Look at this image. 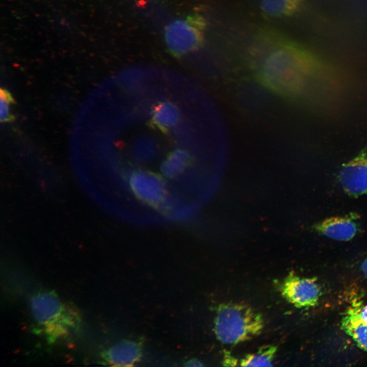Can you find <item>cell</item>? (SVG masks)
Listing matches in <instances>:
<instances>
[{"mask_svg":"<svg viewBox=\"0 0 367 367\" xmlns=\"http://www.w3.org/2000/svg\"><path fill=\"white\" fill-rule=\"evenodd\" d=\"M358 311L360 318L367 324V304Z\"/></svg>","mask_w":367,"mask_h":367,"instance_id":"ffe728a7","label":"cell"},{"mask_svg":"<svg viewBox=\"0 0 367 367\" xmlns=\"http://www.w3.org/2000/svg\"><path fill=\"white\" fill-rule=\"evenodd\" d=\"M193 209L192 207L187 206L180 209H178L177 211L173 213L172 217L174 219H181L188 218L192 214Z\"/></svg>","mask_w":367,"mask_h":367,"instance_id":"ac0fdd59","label":"cell"},{"mask_svg":"<svg viewBox=\"0 0 367 367\" xmlns=\"http://www.w3.org/2000/svg\"><path fill=\"white\" fill-rule=\"evenodd\" d=\"M180 203L179 198L173 195H167L165 199L161 202L158 208L164 212H170L177 208Z\"/></svg>","mask_w":367,"mask_h":367,"instance_id":"e0dca14e","label":"cell"},{"mask_svg":"<svg viewBox=\"0 0 367 367\" xmlns=\"http://www.w3.org/2000/svg\"><path fill=\"white\" fill-rule=\"evenodd\" d=\"M151 118L148 125L167 134L171 128L179 123L181 113L179 107L169 100L160 101L152 107Z\"/></svg>","mask_w":367,"mask_h":367,"instance_id":"ba28073f","label":"cell"},{"mask_svg":"<svg viewBox=\"0 0 367 367\" xmlns=\"http://www.w3.org/2000/svg\"><path fill=\"white\" fill-rule=\"evenodd\" d=\"M130 188L143 202L158 207L167 195L165 182L159 175L147 171H136L130 174Z\"/></svg>","mask_w":367,"mask_h":367,"instance_id":"5b68a950","label":"cell"},{"mask_svg":"<svg viewBox=\"0 0 367 367\" xmlns=\"http://www.w3.org/2000/svg\"><path fill=\"white\" fill-rule=\"evenodd\" d=\"M186 366H203V364H202L198 360H195V359H193V360H191L189 361H188L186 364Z\"/></svg>","mask_w":367,"mask_h":367,"instance_id":"44dd1931","label":"cell"},{"mask_svg":"<svg viewBox=\"0 0 367 367\" xmlns=\"http://www.w3.org/2000/svg\"><path fill=\"white\" fill-rule=\"evenodd\" d=\"M303 0H262L261 10L271 17L289 16L301 7Z\"/></svg>","mask_w":367,"mask_h":367,"instance_id":"4fadbf2b","label":"cell"},{"mask_svg":"<svg viewBox=\"0 0 367 367\" xmlns=\"http://www.w3.org/2000/svg\"><path fill=\"white\" fill-rule=\"evenodd\" d=\"M281 294L297 307L314 306L320 296L319 287L314 279L302 278L290 274L281 286Z\"/></svg>","mask_w":367,"mask_h":367,"instance_id":"8992f818","label":"cell"},{"mask_svg":"<svg viewBox=\"0 0 367 367\" xmlns=\"http://www.w3.org/2000/svg\"><path fill=\"white\" fill-rule=\"evenodd\" d=\"M158 152L156 142L148 136L139 137L134 141L132 155L137 161L147 162L154 159Z\"/></svg>","mask_w":367,"mask_h":367,"instance_id":"5bb4252c","label":"cell"},{"mask_svg":"<svg viewBox=\"0 0 367 367\" xmlns=\"http://www.w3.org/2000/svg\"><path fill=\"white\" fill-rule=\"evenodd\" d=\"M313 65L314 60L308 52L296 45L285 44L264 57L255 76L272 92L289 100L295 99L302 92Z\"/></svg>","mask_w":367,"mask_h":367,"instance_id":"6da1fadb","label":"cell"},{"mask_svg":"<svg viewBox=\"0 0 367 367\" xmlns=\"http://www.w3.org/2000/svg\"><path fill=\"white\" fill-rule=\"evenodd\" d=\"M1 122H11L15 117L11 112V106L15 103L12 94L6 89L1 88L0 90Z\"/></svg>","mask_w":367,"mask_h":367,"instance_id":"2e32d148","label":"cell"},{"mask_svg":"<svg viewBox=\"0 0 367 367\" xmlns=\"http://www.w3.org/2000/svg\"><path fill=\"white\" fill-rule=\"evenodd\" d=\"M362 270L365 275L367 277V258L364 260L362 264Z\"/></svg>","mask_w":367,"mask_h":367,"instance_id":"7402d4cb","label":"cell"},{"mask_svg":"<svg viewBox=\"0 0 367 367\" xmlns=\"http://www.w3.org/2000/svg\"><path fill=\"white\" fill-rule=\"evenodd\" d=\"M277 347L272 345L261 347L256 352L249 354L240 361L242 366H269L272 362L277 352Z\"/></svg>","mask_w":367,"mask_h":367,"instance_id":"9a60e30c","label":"cell"},{"mask_svg":"<svg viewBox=\"0 0 367 367\" xmlns=\"http://www.w3.org/2000/svg\"><path fill=\"white\" fill-rule=\"evenodd\" d=\"M139 345L131 341H123L111 347L102 354L109 364L119 366H132L140 358Z\"/></svg>","mask_w":367,"mask_h":367,"instance_id":"30bf717a","label":"cell"},{"mask_svg":"<svg viewBox=\"0 0 367 367\" xmlns=\"http://www.w3.org/2000/svg\"><path fill=\"white\" fill-rule=\"evenodd\" d=\"M29 305L34 321L43 329L49 342L65 335L75 326L77 318L68 310L57 294L41 291L30 299Z\"/></svg>","mask_w":367,"mask_h":367,"instance_id":"3957f363","label":"cell"},{"mask_svg":"<svg viewBox=\"0 0 367 367\" xmlns=\"http://www.w3.org/2000/svg\"><path fill=\"white\" fill-rule=\"evenodd\" d=\"M206 21L197 14L171 21L165 28L164 39L169 51L180 57L200 48L204 43Z\"/></svg>","mask_w":367,"mask_h":367,"instance_id":"277c9868","label":"cell"},{"mask_svg":"<svg viewBox=\"0 0 367 367\" xmlns=\"http://www.w3.org/2000/svg\"><path fill=\"white\" fill-rule=\"evenodd\" d=\"M342 327L360 348L367 351V324L360 318L358 309L348 312L343 319Z\"/></svg>","mask_w":367,"mask_h":367,"instance_id":"8fae6325","label":"cell"},{"mask_svg":"<svg viewBox=\"0 0 367 367\" xmlns=\"http://www.w3.org/2000/svg\"><path fill=\"white\" fill-rule=\"evenodd\" d=\"M192 155L184 148H176L169 152L161 165L163 175L168 178L179 175L191 163Z\"/></svg>","mask_w":367,"mask_h":367,"instance_id":"7c38bea8","label":"cell"},{"mask_svg":"<svg viewBox=\"0 0 367 367\" xmlns=\"http://www.w3.org/2000/svg\"><path fill=\"white\" fill-rule=\"evenodd\" d=\"M223 364L225 366H235L237 364V361L229 352H225Z\"/></svg>","mask_w":367,"mask_h":367,"instance_id":"d6986e66","label":"cell"},{"mask_svg":"<svg viewBox=\"0 0 367 367\" xmlns=\"http://www.w3.org/2000/svg\"><path fill=\"white\" fill-rule=\"evenodd\" d=\"M315 229L317 231L334 240L348 241L356 234V224L347 217H332L318 224Z\"/></svg>","mask_w":367,"mask_h":367,"instance_id":"9c48e42d","label":"cell"},{"mask_svg":"<svg viewBox=\"0 0 367 367\" xmlns=\"http://www.w3.org/2000/svg\"><path fill=\"white\" fill-rule=\"evenodd\" d=\"M263 327L261 314L252 307L245 304L229 303L219 306L214 330L221 343L233 345L258 335Z\"/></svg>","mask_w":367,"mask_h":367,"instance_id":"7a4b0ae2","label":"cell"},{"mask_svg":"<svg viewBox=\"0 0 367 367\" xmlns=\"http://www.w3.org/2000/svg\"><path fill=\"white\" fill-rule=\"evenodd\" d=\"M338 177L349 195L356 197L367 193V155L362 153L344 165Z\"/></svg>","mask_w":367,"mask_h":367,"instance_id":"52a82bcc","label":"cell"}]
</instances>
